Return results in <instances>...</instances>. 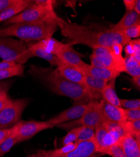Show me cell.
<instances>
[{
    "label": "cell",
    "instance_id": "cell-16",
    "mask_svg": "<svg viewBox=\"0 0 140 157\" xmlns=\"http://www.w3.org/2000/svg\"><path fill=\"white\" fill-rule=\"evenodd\" d=\"M108 81L89 75H84V87L91 100L101 97V92Z\"/></svg>",
    "mask_w": 140,
    "mask_h": 157
},
{
    "label": "cell",
    "instance_id": "cell-30",
    "mask_svg": "<svg viewBox=\"0 0 140 157\" xmlns=\"http://www.w3.org/2000/svg\"><path fill=\"white\" fill-rule=\"evenodd\" d=\"M95 136V130L86 126H82L78 135L77 143L93 140Z\"/></svg>",
    "mask_w": 140,
    "mask_h": 157
},
{
    "label": "cell",
    "instance_id": "cell-5",
    "mask_svg": "<svg viewBox=\"0 0 140 157\" xmlns=\"http://www.w3.org/2000/svg\"><path fill=\"white\" fill-rule=\"evenodd\" d=\"M123 46L116 44L112 47H99L93 49L91 56L92 65L104 67L117 71L125 72V58L122 56Z\"/></svg>",
    "mask_w": 140,
    "mask_h": 157
},
{
    "label": "cell",
    "instance_id": "cell-3",
    "mask_svg": "<svg viewBox=\"0 0 140 157\" xmlns=\"http://www.w3.org/2000/svg\"><path fill=\"white\" fill-rule=\"evenodd\" d=\"M57 18L37 23L11 24L0 29V37H17L27 43L50 38L59 28L56 21Z\"/></svg>",
    "mask_w": 140,
    "mask_h": 157
},
{
    "label": "cell",
    "instance_id": "cell-41",
    "mask_svg": "<svg viewBox=\"0 0 140 157\" xmlns=\"http://www.w3.org/2000/svg\"><path fill=\"white\" fill-rule=\"evenodd\" d=\"M131 81L137 88L139 89V87H140V76L133 77L132 78Z\"/></svg>",
    "mask_w": 140,
    "mask_h": 157
},
{
    "label": "cell",
    "instance_id": "cell-32",
    "mask_svg": "<svg viewBox=\"0 0 140 157\" xmlns=\"http://www.w3.org/2000/svg\"><path fill=\"white\" fill-rule=\"evenodd\" d=\"M119 33L130 40L132 38H139L140 36V23L136 24L128 29L119 32Z\"/></svg>",
    "mask_w": 140,
    "mask_h": 157
},
{
    "label": "cell",
    "instance_id": "cell-38",
    "mask_svg": "<svg viewBox=\"0 0 140 157\" xmlns=\"http://www.w3.org/2000/svg\"><path fill=\"white\" fill-rule=\"evenodd\" d=\"M17 63L15 62H12V61H5L3 60L2 62H0V70H3V69H6L10 67H12L16 65Z\"/></svg>",
    "mask_w": 140,
    "mask_h": 157
},
{
    "label": "cell",
    "instance_id": "cell-1",
    "mask_svg": "<svg viewBox=\"0 0 140 157\" xmlns=\"http://www.w3.org/2000/svg\"><path fill=\"white\" fill-rule=\"evenodd\" d=\"M61 34L70 40V44H82L92 48L112 47L119 44L124 47L131 40L119 32L97 31L75 23H69L58 17L56 20Z\"/></svg>",
    "mask_w": 140,
    "mask_h": 157
},
{
    "label": "cell",
    "instance_id": "cell-33",
    "mask_svg": "<svg viewBox=\"0 0 140 157\" xmlns=\"http://www.w3.org/2000/svg\"><path fill=\"white\" fill-rule=\"evenodd\" d=\"M120 107L124 109H140V99H119Z\"/></svg>",
    "mask_w": 140,
    "mask_h": 157
},
{
    "label": "cell",
    "instance_id": "cell-37",
    "mask_svg": "<svg viewBox=\"0 0 140 157\" xmlns=\"http://www.w3.org/2000/svg\"><path fill=\"white\" fill-rule=\"evenodd\" d=\"M14 129V126L5 129H0V145L12 133Z\"/></svg>",
    "mask_w": 140,
    "mask_h": 157
},
{
    "label": "cell",
    "instance_id": "cell-26",
    "mask_svg": "<svg viewBox=\"0 0 140 157\" xmlns=\"http://www.w3.org/2000/svg\"><path fill=\"white\" fill-rule=\"evenodd\" d=\"M140 40L139 38L136 40H131L124 47L126 57H131L140 62Z\"/></svg>",
    "mask_w": 140,
    "mask_h": 157
},
{
    "label": "cell",
    "instance_id": "cell-29",
    "mask_svg": "<svg viewBox=\"0 0 140 157\" xmlns=\"http://www.w3.org/2000/svg\"><path fill=\"white\" fill-rule=\"evenodd\" d=\"M128 135H131L137 139H140V120L128 121L124 124Z\"/></svg>",
    "mask_w": 140,
    "mask_h": 157
},
{
    "label": "cell",
    "instance_id": "cell-11",
    "mask_svg": "<svg viewBox=\"0 0 140 157\" xmlns=\"http://www.w3.org/2000/svg\"><path fill=\"white\" fill-rule=\"evenodd\" d=\"M56 66L57 71L62 77L70 82L81 85L84 87V75L78 67L59 59Z\"/></svg>",
    "mask_w": 140,
    "mask_h": 157
},
{
    "label": "cell",
    "instance_id": "cell-19",
    "mask_svg": "<svg viewBox=\"0 0 140 157\" xmlns=\"http://www.w3.org/2000/svg\"><path fill=\"white\" fill-rule=\"evenodd\" d=\"M126 157H140V139L131 135H126L118 142Z\"/></svg>",
    "mask_w": 140,
    "mask_h": 157
},
{
    "label": "cell",
    "instance_id": "cell-20",
    "mask_svg": "<svg viewBox=\"0 0 140 157\" xmlns=\"http://www.w3.org/2000/svg\"><path fill=\"white\" fill-rule=\"evenodd\" d=\"M138 23H140V15L133 10L126 11L122 18L108 30L111 32H119Z\"/></svg>",
    "mask_w": 140,
    "mask_h": 157
},
{
    "label": "cell",
    "instance_id": "cell-24",
    "mask_svg": "<svg viewBox=\"0 0 140 157\" xmlns=\"http://www.w3.org/2000/svg\"><path fill=\"white\" fill-rule=\"evenodd\" d=\"M20 124V121L14 125V129L12 133L0 145V157H3L8 153L15 144L18 143L17 140V132Z\"/></svg>",
    "mask_w": 140,
    "mask_h": 157
},
{
    "label": "cell",
    "instance_id": "cell-18",
    "mask_svg": "<svg viewBox=\"0 0 140 157\" xmlns=\"http://www.w3.org/2000/svg\"><path fill=\"white\" fill-rule=\"evenodd\" d=\"M33 3V0H16L13 4L0 12V22L6 21L20 14Z\"/></svg>",
    "mask_w": 140,
    "mask_h": 157
},
{
    "label": "cell",
    "instance_id": "cell-2",
    "mask_svg": "<svg viewBox=\"0 0 140 157\" xmlns=\"http://www.w3.org/2000/svg\"><path fill=\"white\" fill-rule=\"evenodd\" d=\"M29 72L58 95L68 97L76 101L91 100L84 87L66 79L59 73L57 69L32 65Z\"/></svg>",
    "mask_w": 140,
    "mask_h": 157
},
{
    "label": "cell",
    "instance_id": "cell-15",
    "mask_svg": "<svg viewBox=\"0 0 140 157\" xmlns=\"http://www.w3.org/2000/svg\"><path fill=\"white\" fill-rule=\"evenodd\" d=\"M72 45L69 43L68 46L60 51L56 56L59 60L81 69L85 66L87 63L82 60L81 55L73 48Z\"/></svg>",
    "mask_w": 140,
    "mask_h": 157
},
{
    "label": "cell",
    "instance_id": "cell-36",
    "mask_svg": "<svg viewBox=\"0 0 140 157\" xmlns=\"http://www.w3.org/2000/svg\"><path fill=\"white\" fill-rule=\"evenodd\" d=\"M11 99L5 90H2L0 92V111L5 107Z\"/></svg>",
    "mask_w": 140,
    "mask_h": 157
},
{
    "label": "cell",
    "instance_id": "cell-9",
    "mask_svg": "<svg viewBox=\"0 0 140 157\" xmlns=\"http://www.w3.org/2000/svg\"><path fill=\"white\" fill-rule=\"evenodd\" d=\"M54 127L48 121H20V124L17 132V140L18 143L28 140L35 135L45 129Z\"/></svg>",
    "mask_w": 140,
    "mask_h": 157
},
{
    "label": "cell",
    "instance_id": "cell-40",
    "mask_svg": "<svg viewBox=\"0 0 140 157\" xmlns=\"http://www.w3.org/2000/svg\"><path fill=\"white\" fill-rule=\"evenodd\" d=\"M136 0H124L123 3L126 7V11H132L134 9Z\"/></svg>",
    "mask_w": 140,
    "mask_h": 157
},
{
    "label": "cell",
    "instance_id": "cell-25",
    "mask_svg": "<svg viewBox=\"0 0 140 157\" xmlns=\"http://www.w3.org/2000/svg\"><path fill=\"white\" fill-rule=\"evenodd\" d=\"M103 124L116 143H118L123 137L128 135L124 127V124H120L107 121H105Z\"/></svg>",
    "mask_w": 140,
    "mask_h": 157
},
{
    "label": "cell",
    "instance_id": "cell-31",
    "mask_svg": "<svg viewBox=\"0 0 140 157\" xmlns=\"http://www.w3.org/2000/svg\"><path fill=\"white\" fill-rule=\"evenodd\" d=\"M82 126H79L70 129V132L63 138L62 143L63 145H68V144L77 142L79 133L81 130Z\"/></svg>",
    "mask_w": 140,
    "mask_h": 157
},
{
    "label": "cell",
    "instance_id": "cell-27",
    "mask_svg": "<svg viewBox=\"0 0 140 157\" xmlns=\"http://www.w3.org/2000/svg\"><path fill=\"white\" fill-rule=\"evenodd\" d=\"M24 65L22 64H17L12 67L0 70V80L12 77L23 76L24 74Z\"/></svg>",
    "mask_w": 140,
    "mask_h": 157
},
{
    "label": "cell",
    "instance_id": "cell-39",
    "mask_svg": "<svg viewBox=\"0 0 140 157\" xmlns=\"http://www.w3.org/2000/svg\"><path fill=\"white\" fill-rule=\"evenodd\" d=\"M16 0H0V12L13 4Z\"/></svg>",
    "mask_w": 140,
    "mask_h": 157
},
{
    "label": "cell",
    "instance_id": "cell-8",
    "mask_svg": "<svg viewBox=\"0 0 140 157\" xmlns=\"http://www.w3.org/2000/svg\"><path fill=\"white\" fill-rule=\"evenodd\" d=\"M28 102L27 98L11 99L0 111V129L9 128L18 123Z\"/></svg>",
    "mask_w": 140,
    "mask_h": 157
},
{
    "label": "cell",
    "instance_id": "cell-4",
    "mask_svg": "<svg viewBox=\"0 0 140 157\" xmlns=\"http://www.w3.org/2000/svg\"><path fill=\"white\" fill-rule=\"evenodd\" d=\"M55 1L36 0L29 7L4 22V25L18 23H37L55 20L58 16L54 11Z\"/></svg>",
    "mask_w": 140,
    "mask_h": 157
},
{
    "label": "cell",
    "instance_id": "cell-23",
    "mask_svg": "<svg viewBox=\"0 0 140 157\" xmlns=\"http://www.w3.org/2000/svg\"><path fill=\"white\" fill-rule=\"evenodd\" d=\"M27 44L32 57H36L43 59L48 62L52 66H56L59 60V59L56 56L49 53L42 48L36 46L34 43L28 42Z\"/></svg>",
    "mask_w": 140,
    "mask_h": 157
},
{
    "label": "cell",
    "instance_id": "cell-6",
    "mask_svg": "<svg viewBox=\"0 0 140 157\" xmlns=\"http://www.w3.org/2000/svg\"><path fill=\"white\" fill-rule=\"evenodd\" d=\"M0 58L23 65L32 56L27 42L9 36L0 37Z\"/></svg>",
    "mask_w": 140,
    "mask_h": 157
},
{
    "label": "cell",
    "instance_id": "cell-42",
    "mask_svg": "<svg viewBox=\"0 0 140 157\" xmlns=\"http://www.w3.org/2000/svg\"><path fill=\"white\" fill-rule=\"evenodd\" d=\"M133 11H134L138 15H140V1L139 0H137V1L136 0Z\"/></svg>",
    "mask_w": 140,
    "mask_h": 157
},
{
    "label": "cell",
    "instance_id": "cell-35",
    "mask_svg": "<svg viewBox=\"0 0 140 157\" xmlns=\"http://www.w3.org/2000/svg\"><path fill=\"white\" fill-rule=\"evenodd\" d=\"M126 120L132 121L140 120V109H124Z\"/></svg>",
    "mask_w": 140,
    "mask_h": 157
},
{
    "label": "cell",
    "instance_id": "cell-13",
    "mask_svg": "<svg viewBox=\"0 0 140 157\" xmlns=\"http://www.w3.org/2000/svg\"><path fill=\"white\" fill-rule=\"evenodd\" d=\"M102 111L105 121L124 124L126 121L124 109L110 104L104 100H101Z\"/></svg>",
    "mask_w": 140,
    "mask_h": 157
},
{
    "label": "cell",
    "instance_id": "cell-28",
    "mask_svg": "<svg viewBox=\"0 0 140 157\" xmlns=\"http://www.w3.org/2000/svg\"><path fill=\"white\" fill-rule=\"evenodd\" d=\"M125 72L133 77L140 76V62L133 58H125Z\"/></svg>",
    "mask_w": 140,
    "mask_h": 157
},
{
    "label": "cell",
    "instance_id": "cell-43",
    "mask_svg": "<svg viewBox=\"0 0 140 157\" xmlns=\"http://www.w3.org/2000/svg\"><path fill=\"white\" fill-rule=\"evenodd\" d=\"M28 157H35V153H33V154L30 155V156H28Z\"/></svg>",
    "mask_w": 140,
    "mask_h": 157
},
{
    "label": "cell",
    "instance_id": "cell-14",
    "mask_svg": "<svg viewBox=\"0 0 140 157\" xmlns=\"http://www.w3.org/2000/svg\"><path fill=\"white\" fill-rule=\"evenodd\" d=\"M84 75H89L100 79L109 81L116 79L120 73L112 69L104 67L93 66L92 65L86 64L85 66L80 69Z\"/></svg>",
    "mask_w": 140,
    "mask_h": 157
},
{
    "label": "cell",
    "instance_id": "cell-7",
    "mask_svg": "<svg viewBox=\"0 0 140 157\" xmlns=\"http://www.w3.org/2000/svg\"><path fill=\"white\" fill-rule=\"evenodd\" d=\"M104 121L105 119L102 111L101 101H98L96 99H93L89 102L87 109L79 119L72 123H65L57 126L65 129L86 126L95 130L103 124Z\"/></svg>",
    "mask_w": 140,
    "mask_h": 157
},
{
    "label": "cell",
    "instance_id": "cell-10",
    "mask_svg": "<svg viewBox=\"0 0 140 157\" xmlns=\"http://www.w3.org/2000/svg\"><path fill=\"white\" fill-rule=\"evenodd\" d=\"M87 108L88 103L75 104L50 118L47 121L55 126L69 121L78 120L85 113Z\"/></svg>",
    "mask_w": 140,
    "mask_h": 157
},
{
    "label": "cell",
    "instance_id": "cell-22",
    "mask_svg": "<svg viewBox=\"0 0 140 157\" xmlns=\"http://www.w3.org/2000/svg\"><path fill=\"white\" fill-rule=\"evenodd\" d=\"M115 81L116 79H112L108 82L103 90H102L101 98H103V100L106 102L112 105L120 107V99L118 98L116 93Z\"/></svg>",
    "mask_w": 140,
    "mask_h": 157
},
{
    "label": "cell",
    "instance_id": "cell-21",
    "mask_svg": "<svg viewBox=\"0 0 140 157\" xmlns=\"http://www.w3.org/2000/svg\"><path fill=\"white\" fill-rule=\"evenodd\" d=\"M34 44L55 56L66 48L69 45V44H63L52 37L43 39V40L34 43Z\"/></svg>",
    "mask_w": 140,
    "mask_h": 157
},
{
    "label": "cell",
    "instance_id": "cell-34",
    "mask_svg": "<svg viewBox=\"0 0 140 157\" xmlns=\"http://www.w3.org/2000/svg\"><path fill=\"white\" fill-rule=\"evenodd\" d=\"M105 154L112 157H126L119 143H116L112 145L108 149Z\"/></svg>",
    "mask_w": 140,
    "mask_h": 157
},
{
    "label": "cell",
    "instance_id": "cell-17",
    "mask_svg": "<svg viewBox=\"0 0 140 157\" xmlns=\"http://www.w3.org/2000/svg\"><path fill=\"white\" fill-rule=\"evenodd\" d=\"M96 151L94 138L93 140L78 143L76 148L72 151L59 157H94Z\"/></svg>",
    "mask_w": 140,
    "mask_h": 157
},
{
    "label": "cell",
    "instance_id": "cell-12",
    "mask_svg": "<svg viewBox=\"0 0 140 157\" xmlns=\"http://www.w3.org/2000/svg\"><path fill=\"white\" fill-rule=\"evenodd\" d=\"M94 141L97 153L101 154H105L108 149L116 143L104 124L95 129Z\"/></svg>",
    "mask_w": 140,
    "mask_h": 157
},
{
    "label": "cell",
    "instance_id": "cell-44",
    "mask_svg": "<svg viewBox=\"0 0 140 157\" xmlns=\"http://www.w3.org/2000/svg\"><path fill=\"white\" fill-rule=\"evenodd\" d=\"M2 90H3V89L2 88V87H0V92H1V91H2Z\"/></svg>",
    "mask_w": 140,
    "mask_h": 157
}]
</instances>
